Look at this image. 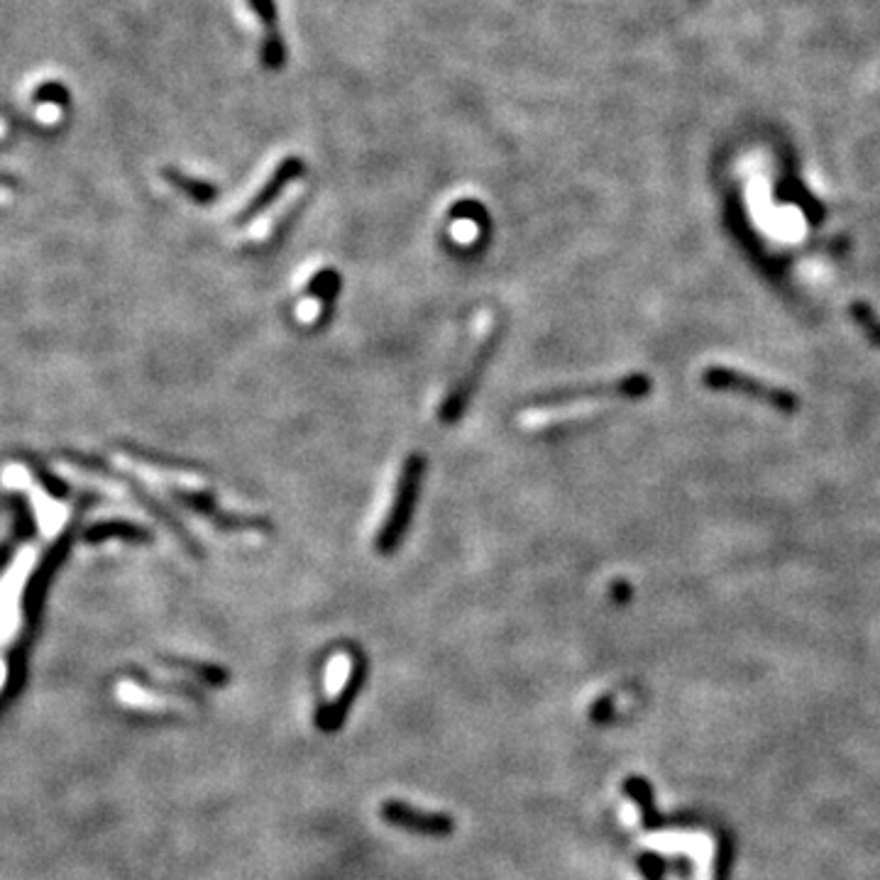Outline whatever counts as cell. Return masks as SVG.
I'll return each mask as SVG.
<instances>
[{
	"label": "cell",
	"instance_id": "obj_5",
	"mask_svg": "<svg viewBox=\"0 0 880 880\" xmlns=\"http://www.w3.org/2000/svg\"><path fill=\"white\" fill-rule=\"evenodd\" d=\"M172 497L186 509H191L194 514L206 519L208 524H213L218 531L225 533H272V524L264 516H250V514H233V511L223 509L218 504V499L213 497L208 489L203 487H172Z\"/></svg>",
	"mask_w": 880,
	"mask_h": 880
},
{
	"label": "cell",
	"instance_id": "obj_2",
	"mask_svg": "<svg viewBox=\"0 0 880 880\" xmlns=\"http://www.w3.org/2000/svg\"><path fill=\"white\" fill-rule=\"evenodd\" d=\"M702 384L712 392H726V394H739L746 399L758 401V404H766L770 409L780 411V414H795L800 409V399L790 389L778 387V384H770L766 379L753 377V374L736 370V367L726 365H709L702 370Z\"/></svg>",
	"mask_w": 880,
	"mask_h": 880
},
{
	"label": "cell",
	"instance_id": "obj_13",
	"mask_svg": "<svg viewBox=\"0 0 880 880\" xmlns=\"http://www.w3.org/2000/svg\"><path fill=\"white\" fill-rule=\"evenodd\" d=\"M849 313L851 318H854L856 326L861 328V333L866 335L868 343L880 348V313L876 308L866 304V301H854V304L849 306Z\"/></svg>",
	"mask_w": 880,
	"mask_h": 880
},
{
	"label": "cell",
	"instance_id": "obj_14",
	"mask_svg": "<svg viewBox=\"0 0 880 880\" xmlns=\"http://www.w3.org/2000/svg\"><path fill=\"white\" fill-rule=\"evenodd\" d=\"M338 289H340L338 272H335V269H321V272L311 279V284H308V296L323 301V308L328 311V308L335 304Z\"/></svg>",
	"mask_w": 880,
	"mask_h": 880
},
{
	"label": "cell",
	"instance_id": "obj_8",
	"mask_svg": "<svg viewBox=\"0 0 880 880\" xmlns=\"http://www.w3.org/2000/svg\"><path fill=\"white\" fill-rule=\"evenodd\" d=\"M250 8L260 15L264 25V42H262L264 69L279 71L286 62V47L277 27V5H274V0H250Z\"/></svg>",
	"mask_w": 880,
	"mask_h": 880
},
{
	"label": "cell",
	"instance_id": "obj_4",
	"mask_svg": "<svg viewBox=\"0 0 880 880\" xmlns=\"http://www.w3.org/2000/svg\"><path fill=\"white\" fill-rule=\"evenodd\" d=\"M653 382L648 374H629V377L607 379V382L575 384V387L553 389L533 399V404L541 409H555V406L577 404V401H599V399H643L651 394Z\"/></svg>",
	"mask_w": 880,
	"mask_h": 880
},
{
	"label": "cell",
	"instance_id": "obj_10",
	"mask_svg": "<svg viewBox=\"0 0 880 880\" xmlns=\"http://www.w3.org/2000/svg\"><path fill=\"white\" fill-rule=\"evenodd\" d=\"M108 538H123V541H152V531L140 524H130V521H103V524L86 528L84 533V541L88 543L108 541Z\"/></svg>",
	"mask_w": 880,
	"mask_h": 880
},
{
	"label": "cell",
	"instance_id": "obj_6",
	"mask_svg": "<svg viewBox=\"0 0 880 880\" xmlns=\"http://www.w3.org/2000/svg\"><path fill=\"white\" fill-rule=\"evenodd\" d=\"M74 462H76V465H84V467H88V470H91V472H98V475L106 477V480H110V482H120V484H123V487L128 489V492L132 494V497H135L137 502H140L142 506H145V511H150V514L154 516V519L162 521V524L167 526L169 531H172L174 536L179 538L181 543H184V548L189 550V553L194 555V558H203V548H201V543H198L196 538L191 536L189 531H186L184 524H181V521L176 519V516L172 514V511H169L167 506H164L162 502H159L157 497H152V494L147 492V489L142 487L140 482L132 480V477H128V475H123V472L113 470V467L106 465V462H103V460L84 458V455H74Z\"/></svg>",
	"mask_w": 880,
	"mask_h": 880
},
{
	"label": "cell",
	"instance_id": "obj_7",
	"mask_svg": "<svg viewBox=\"0 0 880 880\" xmlns=\"http://www.w3.org/2000/svg\"><path fill=\"white\" fill-rule=\"evenodd\" d=\"M304 172H306V167L299 157H294V154H291V157H286L284 162L279 164L277 169H274L272 176H269V179L260 186V191H257V194L252 196L250 201L245 203V206H242V211L238 213V218H235V223L245 225V223H250V220H255L264 211V208H269L274 201H277L279 194H282V191L286 189V184H291L294 179H299V176Z\"/></svg>",
	"mask_w": 880,
	"mask_h": 880
},
{
	"label": "cell",
	"instance_id": "obj_11",
	"mask_svg": "<svg viewBox=\"0 0 880 880\" xmlns=\"http://www.w3.org/2000/svg\"><path fill=\"white\" fill-rule=\"evenodd\" d=\"M384 817H387L389 822L401 824V827L421 829V832H448L450 829L448 819L428 817V814H418L414 810H406V807H399V805L384 807Z\"/></svg>",
	"mask_w": 880,
	"mask_h": 880
},
{
	"label": "cell",
	"instance_id": "obj_1",
	"mask_svg": "<svg viewBox=\"0 0 880 880\" xmlns=\"http://www.w3.org/2000/svg\"><path fill=\"white\" fill-rule=\"evenodd\" d=\"M499 338H502V328H499L497 318L494 316L484 318V328H482L480 338H477L475 348H472V352H470V360L465 362L460 377L455 379V384L450 387L448 396H445L443 404H440V411H438L440 421L455 423V421H460L462 414H465L467 404H470L472 396H475V392H477V387H480L484 367L489 365L494 350H497Z\"/></svg>",
	"mask_w": 880,
	"mask_h": 880
},
{
	"label": "cell",
	"instance_id": "obj_3",
	"mask_svg": "<svg viewBox=\"0 0 880 880\" xmlns=\"http://www.w3.org/2000/svg\"><path fill=\"white\" fill-rule=\"evenodd\" d=\"M423 470H426V462H423L421 455H409L404 467H401L392 506H389L387 519H384V524L377 533V550L382 555H392L399 548L401 538L406 536V528H409L411 519H414L418 492H421Z\"/></svg>",
	"mask_w": 880,
	"mask_h": 880
},
{
	"label": "cell",
	"instance_id": "obj_12",
	"mask_svg": "<svg viewBox=\"0 0 880 880\" xmlns=\"http://www.w3.org/2000/svg\"><path fill=\"white\" fill-rule=\"evenodd\" d=\"M355 673V660L348 653H340L328 663L326 670V695L328 700H338L345 690H348V682Z\"/></svg>",
	"mask_w": 880,
	"mask_h": 880
},
{
	"label": "cell",
	"instance_id": "obj_9",
	"mask_svg": "<svg viewBox=\"0 0 880 880\" xmlns=\"http://www.w3.org/2000/svg\"><path fill=\"white\" fill-rule=\"evenodd\" d=\"M164 179H167L174 189H179L181 194H186V198L198 203V206H208V203H213L218 198V186H213L211 181H203L196 179V176L184 174L181 169L167 167L164 169Z\"/></svg>",
	"mask_w": 880,
	"mask_h": 880
}]
</instances>
